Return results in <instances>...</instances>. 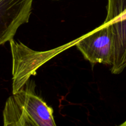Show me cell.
<instances>
[{
  "mask_svg": "<svg viewBox=\"0 0 126 126\" xmlns=\"http://www.w3.org/2000/svg\"><path fill=\"white\" fill-rule=\"evenodd\" d=\"M113 49L111 72L120 74L126 68V19L110 24Z\"/></svg>",
  "mask_w": 126,
  "mask_h": 126,
  "instance_id": "obj_4",
  "label": "cell"
},
{
  "mask_svg": "<svg viewBox=\"0 0 126 126\" xmlns=\"http://www.w3.org/2000/svg\"><path fill=\"white\" fill-rule=\"evenodd\" d=\"M126 19V0H108L107 15L102 25H107Z\"/></svg>",
  "mask_w": 126,
  "mask_h": 126,
  "instance_id": "obj_6",
  "label": "cell"
},
{
  "mask_svg": "<svg viewBox=\"0 0 126 126\" xmlns=\"http://www.w3.org/2000/svg\"><path fill=\"white\" fill-rule=\"evenodd\" d=\"M75 45L92 64L111 65L113 43L110 25H102L78 38Z\"/></svg>",
  "mask_w": 126,
  "mask_h": 126,
  "instance_id": "obj_1",
  "label": "cell"
},
{
  "mask_svg": "<svg viewBox=\"0 0 126 126\" xmlns=\"http://www.w3.org/2000/svg\"><path fill=\"white\" fill-rule=\"evenodd\" d=\"M118 126H126V120L124 122V123H123L121 124H120V125Z\"/></svg>",
  "mask_w": 126,
  "mask_h": 126,
  "instance_id": "obj_8",
  "label": "cell"
},
{
  "mask_svg": "<svg viewBox=\"0 0 126 126\" xmlns=\"http://www.w3.org/2000/svg\"><path fill=\"white\" fill-rule=\"evenodd\" d=\"M34 83H28L25 88L13 94L17 103L37 126H57L51 107L34 92Z\"/></svg>",
  "mask_w": 126,
  "mask_h": 126,
  "instance_id": "obj_3",
  "label": "cell"
},
{
  "mask_svg": "<svg viewBox=\"0 0 126 126\" xmlns=\"http://www.w3.org/2000/svg\"><path fill=\"white\" fill-rule=\"evenodd\" d=\"M3 126H22V108L12 95L9 97L5 104Z\"/></svg>",
  "mask_w": 126,
  "mask_h": 126,
  "instance_id": "obj_5",
  "label": "cell"
},
{
  "mask_svg": "<svg viewBox=\"0 0 126 126\" xmlns=\"http://www.w3.org/2000/svg\"><path fill=\"white\" fill-rule=\"evenodd\" d=\"M33 0H0V46L13 39L18 28L28 23Z\"/></svg>",
  "mask_w": 126,
  "mask_h": 126,
  "instance_id": "obj_2",
  "label": "cell"
},
{
  "mask_svg": "<svg viewBox=\"0 0 126 126\" xmlns=\"http://www.w3.org/2000/svg\"><path fill=\"white\" fill-rule=\"evenodd\" d=\"M22 108V107H21ZM22 126H37L22 108Z\"/></svg>",
  "mask_w": 126,
  "mask_h": 126,
  "instance_id": "obj_7",
  "label": "cell"
}]
</instances>
